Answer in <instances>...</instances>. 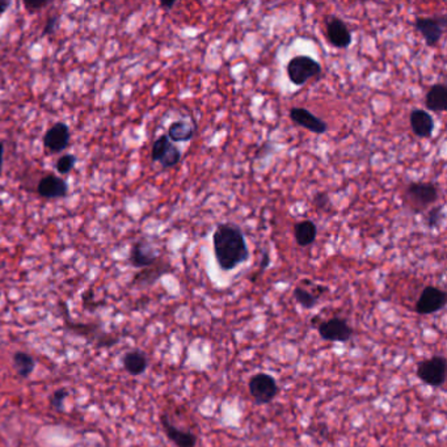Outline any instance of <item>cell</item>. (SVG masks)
<instances>
[{"instance_id": "obj_1", "label": "cell", "mask_w": 447, "mask_h": 447, "mask_svg": "<svg viewBox=\"0 0 447 447\" xmlns=\"http://www.w3.org/2000/svg\"><path fill=\"white\" fill-rule=\"evenodd\" d=\"M214 256L224 272H231L249 258V248L241 227L221 224L213 233Z\"/></svg>"}, {"instance_id": "obj_2", "label": "cell", "mask_w": 447, "mask_h": 447, "mask_svg": "<svg viewBox=\"0 0 447 447\" xmlns=\"http://www.w3.org/2000/svg\"><path fill=\"white\" fill-rule=\"evenodd\" d=\"M438 199V188L433 182H409L406 186V202L414 213H421Z\"/></svg>"}, {"instance_id": "obj_3", "label": "cell", "mask_w": 447, "mask_h": 447, "mask_svg": "<svg viewBox=\"0 0 447 447\" xmlns=\"http://www.w3.org/2000/svg\"><path fill=\"white\" fill-rule=\"evenodd\" d=\"M447 361L443 356H433L417 364L416 375L424 384L438 389L446 382Z\"/></svg>"}, {"instance_id": "obj_4", "label": "cell", "mask_w": 447, "mask_h": 447, "mask_svg": "<svg viewBox=\"0 0 447 447\" xmlns=\"http://www.w3.org/2000/svg\"><path fill=\"white\" fill-rule=\"evenodd\" d=\"M322 66L317 61L307 56H297L289 61L286 66V74L294 85H303L310 79L320 75Z\"/></svg>"}, {"instance_id": "obj_5", "label": "cell", "mask_w": 447, "mask_h": 447, "mask_svg": "<svg viewBox=\"0 0 447 447\" xmlns=\"http://www.w3.org/2000/svg\"><path fill=\"white\" fill-rule=\"evenodd\" d=\"M251 396L257 404H268L277 398L280 387L278 383L270 374L258 373L253 375L248 382Z\"/></svg>"}, {"instance_id": "obj_6", "label": "cell", "mask_w": 447, "mask_h": 447, "mask_svg": "<svg viewBox=\"0 0 447 447\" xmlns=\"http://www.w3.org/2000/svg\"><path fill=\"white\" fill-rule=\"evenodd\" d=\"M317 333L325 341L348 342L353 337L354 330L344 317L333 316L317 325Z\"/></svg>"}, {"instance_id": "obj_7", "label": "cell", "mask_w": 447, "mask_h": 447, "mask_svg": "<svg viewBox=\"0 0 447 447\" xmlns=\"http://www.w3.org/2000/svg\"><path fill=\"white\" fill-rule=\"evenodd\" d=\"M447 19L445 15L433 17H417L414 21V28L423 36L426 46L434 48L438 45L445 33Z\"/></svg>"}, {"instance_id": "obj_8", "label": "cell", "mask_w": 447, "mask_h": 447, "mask_svg": "<svg viewBox=\"0 0 447 447\" xmlns=\"http://www.w3.org/2000/svg\"><path fill=\"white\" fill-rule=\"evenodd\" d=\"M151 159L152 162L160 163L163 168L176 167L182 160V151L169 141L167 134H163L154 142L151 149Z\"/></svg>"}, {"instance_id": "obj_9", "label": "cell", "mask_w": 447, "mask_h": 447, "mask_svg": "<svg viewBox=\"0 0 447 447\" xmlns=\"http://www.w3.org/2000/svg\"><path fill=\"white\" fill-rule=\"evenodd\" d=\"M447 294L436 286H426L420 298L416 302L414 311L419 315H431L443 310L446 306Z\"/></svg>"}, {"instance_id": "obj_10", "label": "cell", "mask_w": 447, "mask_h": 447, "mask_svg": "<svg viewBox=\"0 0 447 447\" xmlns=\"http://www.w3.org/2000/svg\"><path fill=\"white\" fill-rule=\"evenodd\" d=\"M157 261H160V252L154 247L152 243L146 239L134 243L129 255L130 265L137 269H144L155 265Z\"/></svg>"}, {"instance_id": "obj_11", "label": "cell", "mask_w": 447, "mask_h": 447, "mask_svg": "<svg viewBox=\"0 0 447 447\" xmlns=\"http://www.w3.org/2000/svg\"><path fill=\"white\" fill-rule=\"evenodd\" d=\"M325 31L328 41L333 48L337 49H347L352 43V33L344 20L340 17L327 16L325 19Z\"/></svg>"}, {"instance_id": "obj_12", "label": "cell", "mask_w": 447, "mask_h": 447, "mask_svg": "<svg viewBox=\"0 0 447 447\" xmlns=\"http://www.w3.org/2000/svg\"><path fill=\"white\" fill-rule=\"evenodd\" d=\"M70 141L71 132L68 125L65 122H57L43 135V147L53 154H59L68 147Z\"/></svg>"}, {"instance_id": "obj_13", "label": "cell", "mask_w": 447, "mask_h": 447, "mask_svg": "<svg viewBox=\"0 0 447 447\" xmlns=\"http://www.w3.org/2000/svg\"><path fill=\"white\" fill-rule=\"evenodd\" d=\"M37 193L42 199H65L68 194V184L65 179L56 174L43 176L37 185Z\"/></svg>"}, {"instance_id": "obj_14", "label": "cell", "mask_w": 447, "mask_h": 447, "mask_svg": "<svg viewBox=\"0 0 447 447\" xmlns=\"http://www.w3.org/2000/svg\"><path fill=\"white\" fill-rule=\"evenodd\" d=\"M290 120L295 125L314 134H324L328 130V125L322 118L315 116L306 108L290 109Z\"/></svg>"}, {"instance_id": "obj_15", "label": "cell", "mask_w": 447, "mask_h": 447, "mask_svg": "<svg viewBox=\"0 0 447 447\" xmlns=\"http://www.w3.org/2000/svg\"><path fill=\"white\" fill-rule=\"evenodd\" d=\"M162 428L166 433L167 438L169 439L176 447H196L197 445V436L194 433L179 429L171 423L169 417L166 414L160 416Z\"/></svg>"}, {"instance_id": "obj_16", "label": "cell", "mask_w": 447, "mask_h": 447, "mask_svg": "<svg viewBox=\"0 0 447 447\" xmlns=\"http://www.w3.org/2000/svg\"><path fill=\"white\" fill-rule=\"evenodd\" d=\"M409 122L412 132L419 138H431L436 127L434 118L424 109H414L409 116Z\"/></svg>"}, {"instance_id": "obj_17", "label": "cell", "mask_w": 447, "mask_h": 447, "mask_svg": "<svg viewBox=\"0 0 447 447\" xmlns=\"http://www.w3.org/2000/svg\"><path fill=\"white\" fill-rule=\"evenodd\" d=\"M121 362L124 366L125 372L130 374L132 377L142 375L149 367L147 356L141 349H133L130 352H126Z\"/></svg>"}, {"instance_id": "obj_18", "label": "cell", "mask_w": 447, "mask_h": 447, "mask_svg": "<svg viewBox=\"0 0 447 447\" xmlns=\"http://www.w3.org/2000/svg\"><path fill=\"white\" fill-rule=\"evenodd\" d=\"M169 272V264L168 263H162V261H157L155 265L149 266V268H144L142 272L138 274H135V277L132 281V285H137V286H151L154 285L155 282L164 274Z\"/></svg>"}, {"instance_id": "obj_19", "label": "cell", "mask_w": 447, "mask_h": 447, "mask_svg": "<svg viewBox=\"0 0 447 447\" xmlns=\"http://www.w3.org/2000/svg\"><path fill=\"white\" fill-rule=\"evenodd\" d=\"M425 105L431 112L443 113L447 109V87L445 84H433L426 93Z\"/></svg>"}, {"instance_id": "obj_20", "label": "cell", "mask_w": 447, "mask_h": 447, "mask_svg": "<svg viewBox=\"0 0 447 447\" xmlns=\"http://www.w3.org/2000/svg\"><path fill=\"white\" fill-rule=\"evenodd\" d=\"M294 236H295V241L300 247L311 246L317 236V227L314 221L305 219V221L297 222L294 226Z\"/></svg>"}, {"instance_id": "obj_21", "label": "cell", "mask_w": 447, "mask_h": 447, "mask_svg": "<svg viewBox=\"0 0 447 447\" xmlns=\"http://www.w3.org/2000/svg\"><path fill=\"white\" fill-rule=\"evenodd\" d=\"M194 132H196L194 125L185 121V120H180V121H174L169 125L167 137L172 143L174 142H188L194 137Z\"/></svg>"}, {"instance_id": "obj_22", "label": "cell", "mask_w": 447, "mask_h": 447, "mask_svg": "<svg viewBox=\"0 0 447 447\" xmlns=\"http://www.w3.org/2000/svg\"><path fill=\"white\" fill-rule=\"evenodd\" d=\"M12 362H14V367L16 370L17 375L21 378H29L36 369V359L33 357L20 350L12 357Z\"/></svg>"}, {"instance_id": "obj_23", "label": "cell", "mask_w": 447, "mask_h": 447, "mask_svg": "<svg viewBox=\"0 0 447 447\" xmlns=\"http://www.w3.org/2000/svg\"><path fill=\"white\" fill-rule=\"evenodd\" d=\"M293 295L298 302V305L306 308V310H312L319 303V298H320L319 294H316L314 291L307 290L306 288H303L302 285H298L294 289Z\"/></svg>"}, {"instance_id": "obj_24", "label": "cell", "mask_w": 447, "mask_h": 447, "mask_svg": "<svg viewBox=\"0 0 447 447\" xmlns=\"http://www.w3.org/2000/svg\"><path fill=\"white\" fill-rule=\"evenodd\" d=\"M443 206L438 205V206H433L426 211V216H425V224L429 230H436L438 228L442 221H443Z\"/></svg>"}, {"instance_id": "obj_25", "label": "cell", "mask_w": 447, "mask_h": 447, "mask_svg": "<svg viewBox=\"0 0 447 447\" xmlns=\"http://www.w3.org/2000/svg\"><path fill=\"white\" fill-rule=\"evenodd\" d=\"M76 157L73 154H66L63 157H59L56 163V169L57 172L61 174H68L73 169H74L75 164H76Z\"/></svg>"}, {"instance_id": "obj_26", "label": "cell", "mask_w": 447, "mask_h": 447, "mask_svg": "<svg viewBox=\"0 0 447 447\" xmlns=\"http://www.w3.org/2000/svg\"><path fill=\"white\" fill-rule=\"evenodd\" d=\"M68 391L66 389H56L54 392H53V395H51V399H50V403H51V406L57 411V412H63V409H65V400L68 398Z\"/></svg>"}, {"instance_id": "obj_27", "label": "cell", "mask_w": 447, "mask_h": 447, "mask_svg": "<svg viewBox=\"0 0 447 447\" xmlns=\"http://www.w3.org/2000/svg\"><path fill=\"white\" fill-rule=\"evenodd\" d=\"M312 202H314L315 206L317 207L319 210H325L327 211V210L331 209V199L328 197V194L323 193V191L316 193Z\"/></svg>"}, {"instance_id": "obj_28", "label": "cell", "mask_w": 447, "mask_h": 447, "mask_svg": "<svg viewBox=\"0 0 447 447\" xmlns=\"http://www.w3.org/2000/svg\"><path fill=\"white\" fill-rule=\"evenodd\" d=\"M59 16L58 15H54V16H50L46 21V24L42 29V36H49V34L56 33L58 31L59 28Z\"/></svg>"}, {"instance_id": "obj_29", "label": "cell", "mask_w": 447, "mask_h": 447, "mask_svg": "<svg viewBox=\"0 0 447 447\" xmlns=\"http://www.w3.org/2000/svg\"><path fill=\"white\" fill-rule=\"evenodd\" d=\"M51 3H53L51 0H40V1H34V0L33 1H28V0H25L24 6L28 11H38V9L48 7Z\"/></svg>"}, {"instance_id": "obj_30", "label": "cell", "mask_w": 447, "mask_h": 447, "mask_svg": "<svg viewBox=\"0 0 447 447\" xmlns=\"http://www.w3.org/2000/svg\"><path fill=\"white\" fill-rule=\"evenodd\" d=\"M269 265H270V253L268 251H264L260 260V273H263Z\"/></svg>"}, {"instance_id": "obj_31", "label": "cell", "mask_w": 447, "mask_h": 447, "mask_svg": "<svg viewBox=\"0 0 447 447\" xmlns=\"http://www.w3.org/2000/svg\"><path fill=\"white\" fill-rule=\"evenodd\" d=\"M12 6L9 0H0V15H3Z\"/></svg>"}, {"instance_id": "obj_32", "label": "cell", "mask_w": 447, "mask_h": 447, "mask_svg": "<svg viewBox=\"0 0 447 447\" xmlns=\"http://www.w3.org/2000/svg\"><path fill=\"white\" fill-rule=\"evenodd\" d=\"M3 164H4V143L0 142V176L3 174Z\"/></svg>"}, {"instance_id": "obj_33", "label": "cell", "mask_w": 447, "mask_h": 447, "mask_svg": "<svg viewBox=\"0 0 447 447\" xmlns=\"http://www.w3.org/2000/svg\"><path fill=\"white\" fill-rule=\"evenodd\" d=\"M176 4H177L176 1H160V7H162V9H166L167 11L174 9Z\"/></svg>"}]
</instances>
